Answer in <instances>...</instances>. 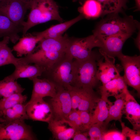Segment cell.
Returning a JSON list of instances; mask_svg holds the SVG:
<instances>
[{
	"label": "cell",
	"instance_id": "1",
	"mask_svg": "<svg viewBox=\"0 0 140 140\" xmlns=\"http://www.w3.org/2000/svg\"><path fill=\"white\" fill-rule=\"evenodd\" d=\"M69 38L65 34L43 39L38 42L36 51L20 58V62L27 64L34 63L48 70L65 54Z\"/></svg>",
	"mask_w": 140,
	"mask_h": 140
},
{
	"label": "cell",
	"instance_id": "2",
	"mask_svg": "<svg viewBox=\"0 0 140 140\" xmlns=\"http://www.w3.org/2000/svg\"><path fill=\"white\" fill-rule=\"evenodd\" d=\"M120 13L114 12L107 15L97 24L93 30V34L102 42L110 36L118 34H133L140 29L139 22L132 16L121 17Z\"/></svg>",
	"mask_w": 140,
	"mask_h": 140
},
{
	"label": "cell",
	"instance_id": "3",
	"mask_svg": "<svg viewBox=\"0 0 140 140\" xmlns=\"http://www.w3.org/2000/svg\"><path fill=\"white\" fill-rule=\"evenodd\" d=\"M30 9L27 19L22 25L23 36L29 29L37 25L52 20L60 22L63 21L59 14L58 6L54 0H33Z\"/></svg>",
	"mask_w": 140,
	"mask_h": 140
},
{
	"label": "cell",
	"instance_id": "4",
	"mask_svg": "<svg viewBox=\"0 0 140 140\" xmlns=\"http://www.w3.org/2000/svg\"><path fill=\"white\" fill-rule=\"evenodd\" d=\"M75 72V59L66 53L50 69L43 74H45V78L54 83L57 88L66 89L69 86H73Z\"/></svg>",
	"mask_w": 140,
	"mask_h": 140
},
{
	"label": "cell",
	"instance_id": "5",
	"mask_svg": "<svg viewBox=\"0 0 140 140\" xmlns=\"http://www.w3.org/2000/svg\"><path fill=\"white\" fill-rule=\"evenodd\" d=\"M97 59L95 53L83 61L75 59L76 72L73 86L94 88L99 81L97 76Z\"/></svg>",
	"mask_w": 140,
	"mask_h": 140
},
{
	"label": "cell",
	"instance_id": "6",
	"mask_svg": "<svg viewBox=\"0 0 140 140\" xmlns=\"http://www.w3.org/2000/svg\"><path fill=\"white\" fill-rule=\"evenodd\" d=\"M102 41L93 34L82 38L69 37L66 53L75 59L81 61L94 55L93 48L102 46Z\"/></svg>",
	"mask_w": 140,
	"mask_h": 140
},
{
	"label": "cell",
	"instance_id": "7",
	"mask_svg": "<svg viewBox=\"0 0 140 140\" xmlns=\"http://www.w3.org/2000/svg\"><path fill=\"white\" fill-rule=\"evenodd\" d=\"M66 89L70 94L72 110L93 113L100 98L93 88L69 86Z\"/></svg>",
	"mask_w": 140,
	"mask_h": 140
},
{
	"label": "cell",
	"instance_id": "8",
	"mask_svg": "<svg viewBox=\"0 0 140 140\" xmlns=\"http://www.w3.org/2000/svg\"><path fill=\"white\" fill-rule=\"evenodd\" d=\"M124 71L122 76L126 84L135 90L138 96L140 94V56H129L122 53L117 57Z\"/></svg>",
	"mask_w": 140,
	"mask_h": 140
},
{
	"label": "cell",
	"instance_id": "9",
	"mask_svg": "<svg viewBox=\"0 0 140 140\" xmlns=\"http://www.w3.org/2000/svg\"><path fill=\"white\" fill-rule=\"evenodd\" d=\"M31 127L24 120L11 122L0 129V140H35Z\"/></svg>",
	"mask_w": 140,
	"mask_h": 140
},
{
	"label": "cell",
	"instance_id": "10",
	"mask_svg": "<svg viewBox=\"0 0 140 140\" xmlns=\"http://www.w3.org/2000/svg\"><path fill=\"white\" fill-rule=\"evenodd\" d=\"M30 5L21 0H0V15L5 16L18 25L22 26L24 17Z\"/></svg>",
	"mask_w": 140,
	"mask_h": 140
},
{
	"label": "cell",
	"instance_id": "11",
	"mask_svg": "<svg viewBox=\"0 0 140 140\" xmlns=\"http://www.w3.org/2000/svg\"><path fill=\"white\" fill-rule=\"evenodd\" d=\"M26 104V113L29 119L48 123L53 118L50 103L43 99L30 100Z\"/></svg>",
	"mask_w": 140,
	"mask_h": 140
},
{
	"label": "cell",
	"instance_id": "12",
	"mask_svg": "<svg viewBox=\"0 0 140 140\" xmlns=\"http://www.w3.org/2000/svg\"><path fill=\"white\" fill-rule=\"evenodd\" d=\"M50 104L53 118H65L72 110L69 92L67 89L63 87L57 88L56 94L51 99Z\"/></svg>",
	"mask_w": 140,
	"mask_h": 140
},
{
	"label": "cell",
	"instance_id": "13",
	"mask_svg": "<svg viewBox=\"0 0 140 140\" xmlns=\"http://www.w3.org/2000/svg\"><path fill=\"white\" fill-rule=\"evenodd\" d=\"M99 52L103 58L97 59V76L104 85L120 76L121 70L115 64V58L107 55L100 49Z\"/></svg>",
	"mask_w": 140,
	"mask_h": 140
},
{
	"label": "cell",
	"instance_id": "14",
	"mask_svg": "<svg viewBox=\"0 0 140 140\" xmlns=\"http://www.w3.org/2000/svg\"><path fill=\"white\" fill-rule=\"evenodd\" d=\"M48 123V129L53 138L57 140H70L72 138L75 131L72 125L65 118H53Z\"/></svg>",
	"mask_w": 140,
	"mask_h": 140
},
{
	"label": "cell",
	"instance_id": "15",
	"mask_svg": "<svg viewBox=\"0 0 140 140\" xmlns=\"http://www.w3.org/2000/svg\"><path fill=\"white\" fill-rule=\"evenodd\" d=\"M132 34L121 33L109 37L102 41V46L100 49L110 56L117 57L122 53V49L125 42Z\"/></svg>",
	"mask_w": 140,
	"mask_h": 140
},
{
	"label": "cell",
	"instance_id": "16",
	"mask_svg": "<svg viewBox=\"0 0 140 140\" xmlns=\"http://www.w3.org/2000/svg\"><path fill=\"white\" fill-rule=\"evenodd\" d=\"M127 119L134 129L140 131V106L134 97L127 89L123 110Z\"/></svg>",
	"mask_w": 140,
	"mask_h": 140
},
{
	"label": "cell",
	"instance_id": "17",
	"mask_svg": "<svg viewBox=\"0 0 140 140\" xmlns=\"http://www.w3.org/2000/svg\"><path fill=\"white\" fill-rule=\"evenodd\" d=\"M33 83V88L30 100L43 99L46 96L52 98L55 95L57 92L56 85L48 79L38 77L31 79Z\"/></svg>",
	"mask_w": 140,
	"mask_h": 140
},
{
	"label": "cell",
	"instance_id": "18",
	"mask_svg": "<svg viewBox=\"0 0 140 140\" xmlns=\"http://www.w3.org/2000/svg\"><path fill=\"white\" fill-rule=\"evenodd\" d=\"M15 69L11 75L5 77L7 79L16 81L19 78H28L30 80L41 76L46 71L45 68L37 65L19 63L15 66Z\"/></svg>",
	"mask_w": 140,
	"mask_h": 140
},
{
	"label": "cell",
	"instance_id": "19",
	"mask_svg": "<svg viewBox=\"0 0 140 140\" xmlns=\"http://www.w3.org/2000/svg\"><path fill=\"white\" fill-rule=\"evenodd\" d=\"M83 19V16L80 14L71 20L51 26L43 31L34 32L32 34L40 37L42 39L60 37L71 26Z\"/></svg>",
	"mask_w": 140,
	"mask_h": 140
},
{
	"label": "cell",
	"instance_id": "20",
	"mask_svg": "<svg viewBox=\"0 0 140 140\" xmlns=\"http://www.w3.org/2000/svg\"><path fill=\"white\" fill-rule=\"evenodd\" d=\"M26 107V104L19 103L10 108L0 110V123L5 125L15 120L29 119Z\"/></svg>",
	"mask_w": 140,
	"mask_h": 140
},
{
	"label": "cell",
	"instance_id": "21",
	"mask_svg": "<svg viewBox=\"0 0 140 140\" xmlns=\"http://www.w3.org/2000/svg\"><path fill=\"white\" fill-rule=\"evenodd\" d=\"M23 27L17 25L7 17L0 15V38L8 37L15 44L20 39L19 33L22 32Z\"/></svg>",
	"mask_w": 140,
	"mask_h": 140
},
{
	"label": "cell",
	"instance_id": "22",
	"mask_svg": "<svg viewBox=\"0 0 140 140\" xmlns=\"http://www.w3.org/2000/svg\"><path fill=\"white\" fill-rule=\"evenodd\" d=\"M42 39L40 37L32 34H26L20 38L19 41L13 47V50L16 52L17 56L22 57L32 53L36 45Z\"/></svg>",
	"mask_w": 140,
	"mask_h": 140
},
{
	"label": "cell",
	"instance_id": "23",
	"mask_svg": "<svg viewBox=\"0 0 140 140\" xmlns=\"http://www.w3.org/2000/svg\"><path fill=\"white\" fill-rule=\"evenodd\" d=\"M127 87L122 76L121 75L100 88L101 97L105 98L111 96L115 97L123 93Z\"/></svg>",
	"mask_w": 140,
	"mask_h": 140
},
{
	"label": "cell",
	"instance_id": "24",
	"mask_svg": "<svg viewBox=\"0 0 140 140\" xmlns=\"http://www.w3.org/2000/svg\"><path fill=\"white\" fill-rule=\"evenodd\" d=\"M127 89V87L123 93L115 97L116 100L114 104L109 107L108 117L104 122L105 124L108 125L110 122L113 120L118 121L120 122L122 121Z\"/></svg>",
	"mask_w": 140,
	"mask_h": 140
},
{
	"label": "cell",
	"instance_id": "25",
	"mask_svg": "<svg viewBox=\"0 0 140 140\" xmlns=\"http://www.w3.org/2000/svg\"><path fill=\"white\" fill-rule=\"evenodd\" d=\"M79 11L84 18L95 19L103 16L101 5L97 0H85Z\"/></svg>",
	"mask_w": 140,
	"mask_h": 140
},
{
	"label": "cell",
	"instance_id": "26",
	"mask_svg": "<svg viewBox=\"0 0 140 140\" xmlns=\"http://www.w3.org/2000/svg\"><path fill=\"white\" fill-rule=\"evenodd\" d=\"M112 104L108 99L101 97L92 113V124L104 122L108 117L109 107Z\"/></svg>",
	"mask_w": 140,
	"mask_h": 140
},
{
	"label": "cell",
	"instance_id": "27",
	"mask_svg": "<svg viewBox=\"0 0 140 140\" xmlns=\"http://www.w3.org/2000/svg\"><path fill=\"white\" fill-rule=\"evenodd\" d=\"M100 4L102 16L114 12H122L127 8L128 0H97Z\"/></svg>",
	"mask_w": 140,
	"mask_h": 140
},
{
	"label": "cell",
	"instance_id": "28",
	"mask_svg": "<svg viewBox=\"0 0 140 140\" xmlns=\"http://www.w3.org/2000/svg\"><path fill=\"white\" fill-rule=\"evenodd\" d=\"M25 90L16 81L9 80L5 77L0 81V98L7 97L15 93H22Z\"/></svg>",
	"mask_w": 140,
	"mask_h": 140
},
{
	"label": "cell",
	"instance_id": "29",
	"mask_svg": "<svg viewBox=\"0 0 140 140\" xmlns=\"http://www.w3.org/2000/svg\"><path fill=\"white\" fill-rule=\"evenodd\" d=\"M27 96L22 93H16L0 99V110L10 108L19 103H24Z\"/></svg>",
	"mask_w": 140,
	"mask_h": 140
},
{
	"label": "cell",
	"instance_id": "30",
	"mask_svg": "<svg viewBox=\"0 0 140 140\" xmlns=\"http://www.w3.org/2000/svg\"><path fill=\"white\" fill-rule=\"evenodd\" d=\"M19 63V58H16L12 53V50L6 45L0 50V67L12 64L15 66Z\"/></svg>",
	"mask_w": 140,
	"mask_h": 140
},
{
	"label": "cell",
	"instance_id": "31",
	"mask_svg": "<svg viewBox=\"0 0 140 140\" xmlns=\"http://www.w3.org/2000/svg\"><path fill=\"white\" fill-rule=\"evenodd\" d=\"M107 125L104 122L97 123L92 124L87 131L89 140H102L103 135L107 130Z\"/></svg>",
	"mask_w": 140,
	"mask_h": 140
},
{
	"label": "cell",
	"instance_id": "32",
	"mask_svg": "<svg viewBox=\"0 0 140 140\" xmlns=\"http://www.w3.org/2000/svg\"><path fill=\"white\" fill-rule=\"evenodd\" d=\"M65 119L72 125L75 131H86L83 127L78 110H72Z\"/></svg>",
	"mask_w": 140,
	"mask_h": 140
},
{
	"label": "cell",
	"instance_id": "33",
	"mask_svg": "<svg viewBox=\"0 0 140 140\" xmlns=\"http://www.w3.org/2000/svg\"><path fill=\"white\" fill-rule=\"evenodd\" d=\"M120 123L122 128L121 132L124 136L129 138L130 140H140V131L131 129L126 126L122 121Z\"/></svg>",
	"mask_w": 140,
	"mask_h": 140
},
{
	"label": "cell",
	"instance_id": "34",
	"mask_svg": "<svg viewBox=\"0 0 140 140\" xmlns=\"http://www.w3.org/2000/svg\"><path fill=\"white\" fill-rule=\"evenodd\" d=\"M127 138L124 136L121 132L114 129L107 130L104 134L102 140H125Z\"/></svg>",
	"mask_w": 140,
	"mask_h": 140
},
{
	"label": "cell",
	"instance_id": "35",
	"mask_svg": "<svg viewBox=\"0 0 140 140\" xmlns=\"http://www.w3.org/2000/svg\"><path fill=\"white\" fill-rule=\"evenodd\" d=\"M78 111L84 129L87 131L92 124V113L86 111Z\"/></svg>",
	"mask_w": 140,
	"mask_h": 140
},
{
	"label": "cell",
	"instance_id": "36",
	"mask_svg": "<svg viewBox=\"0 0 140 140\" xmlns=\"http://www.w3.org/2000/svg\"><path fill=\"white\" fill-rule=\"evenodd\" d=\"M88 136L87 131H75L72 139L74 140H89Z\"/></svg>",
	"mask_w": 140,
	"mask_h": 140
},
{
	"label": "cell",
	"instance_id": "37",
	"mask_svg": "<svg viewBox=\"0 0 140 140\" xmlns=\"http://www.w3.org/2000/svg\"><path fill=\"white\" fill-rule=\"evenodd\" d=\"M10 41V39L9 37H4L3 40L0 41V50L3 46L6 45H8Z\"/></svg>",
	"mask_w": 140,
	"mask_h": 140
},
{
	"label": "cell",
	"instance_id": "38",
	"mask_svg": "<svg viewBox=\"0 0 140 140\" xmlns=\"http://www.w3.org/2000/svg\"><path fill=\"white\" fill-rule=\"evenodd\" d=\"M140 30H139L137 36L136 38L135 39V45L140 50Z\"/></svg>",
	"mask_w": 140,
	"mask_h": 140
},
{
	"label": "cell",
	"instance_id": "39",
	"mask_svg": "<svg viewBox=\"0 0 140 140\" xmlns=\"http://www.w3.org/2000/svg\"><path fill=\"white\" fill-rule=\"evenodd\" d=\"M135 8L136 9L135 11H139L140 10V0H135Z\"/></svg>",
	"mask_w": 140,
	"mask_h": 140
},
{
	"label": "cell",
	"instance_id": "40",
	"mask_svg": "<svg viewBox=\"0 0 140 140\" xmlns=\"http://www.w3.org/2000/svg\"><path fill=\"white\" fill-rule=\"evenodd\" d=\"M22 1L29 4L30 7V4L33 0H21Z\"/></svg>",
	"mask_w": 140,
	"mask_h": 140
},
{
	"label": "cell",
	"instance_id": "41",
	"mask_svg": "<svg viewBox=\"0 0 140 140\" xmlns=\"http://www.w3.org/2000/svg\"><path fill=\"white\" fill-rule=\"evenodd\" d=\"M5 125L3 124L0 123V129Z\"/></svg>",
	"mask_w": 140,
	"mask_h": 140
},
{
	"label": "cell",
	"instance_id": "42",
	"mask_svg": "<svg viewBox=\"0 0 140 140\" xmlns=\"http://www.w3.org/2000/svg\"><path fill=\"white\" fill-rule=\"evenodd\" d=\"M80 0V1H84L85 0Z\"/></svg>",
	"mask_w": 140,
	"mask_h": 140
},
{
	"label": "cell",
	"instance_id": "43",
	"mask_svg": "<svg viewBox=\"0 0 140 140\" xmlns=\"http://www.w3.org/2000/svg\"></svg>",
	"mask_w": 140,
	"mask_h": 140
}]
</instances>
